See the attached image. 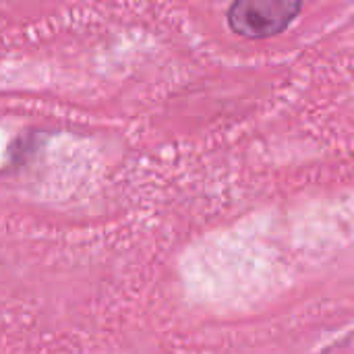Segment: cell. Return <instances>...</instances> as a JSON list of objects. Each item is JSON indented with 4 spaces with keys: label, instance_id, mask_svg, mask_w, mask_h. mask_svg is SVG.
Here are the masks:
<instances>
[{
    "label": "cell",
    "instance_id": "obj_1",
    "mask_svg": "<svg viewBox=\"0 0 354 354\" xmlns=\"http://www.w3.org/2000/svg\"><path fill=\"white\" fill-rule=\"evenodd\" d=\"M299 0H236L228 8V25L247 39H266L282 33L299 17Z\"/></svg>",
    "mask_w": 354,
    "mask_h": 354
}]
</instances>
